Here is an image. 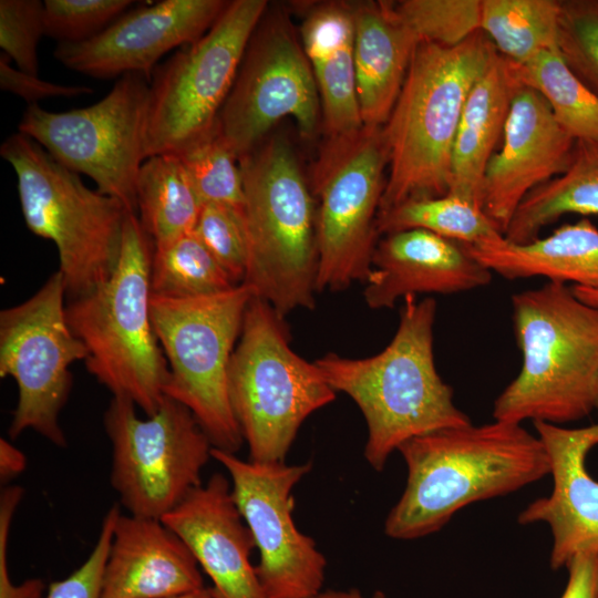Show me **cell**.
<instances>
[{"instance_id": "cell-19", "label": "cell", "mask_w": 598, "mask_h": 598, "mask_svg": "<svg viewBox=\"0 0 598 598\" xmlns=\"http://www.w3.org/2000/svg\"><path fill=\"white\" fill-rule=\"evenodd\" d=\"M534 427L548 456L553 491L529 503L517 522L548 525L549 566L559 570L579 553L598 551V481L586 466L589 451L598 444V423L570 429L534 422Z\"/></svg>"}, {"instance_id": "cell-20", "label": "cell", "mask_w": 598, "mask_h": 598, "mask_svg": "<svg viewBox=\"0 0 598 598\" xmlns=\"http://www.w3.org/2000/svg\"><path fill=\"white\" fill-rule=\"evenodd\" d=\"M161 519L210 578L214 598H268L250 563L252 535L224 474L214 473Z\"/></svg>"}, {"instance_id": "cell-15", "label": "cell", "mask_w": 598, "mask_h": 598, "mask_svg": "<svg viewBox=\"0 0 598 598\" xmlns=\"http://www.w3.org/2000/svg\"><path fill=\"white\" fill-rule=\"evenodd\" d=\"M287 116L306 138L322 126L318 87L301 40L283 12L267 10L248 42L217 123L240 158Z\"/></svg>"}, {"instance_id": "cell-40", "label": "cell", "mask_w": 598, "mask_h": 598, "mask_svg": "<svg viewBox=\"0 0 598 598\" xmlns=\"http://www.w3.org/2000/svg\"><path fill=\"white\" fill-rule=\"evenodd\" d=\"M24 495L19 485L6 486L0 494V598H43L45 585L40 578L13 584L8 566L9 534L16 511Z\"/></svg>"}, {"instance_id": "cell-17", "label": "cell", "mask_w": 598, "mask_h": 598, "mask_svg": "<svg viewBox=\"0 0 598 598\" xmlns=\"http://www.w3.org/2000/svg\"><path fill=\"white\" fill-rule=\"evenodd\" d=\"M228 1L163 0L128 10L97 35L59 43L54 58L65 68L95 79L126 74L151 82L158 60L203 37Z\"/></svg>"}, {"instance_id": "cell-2", "label": "cell", "mask_w": 598, "mask_h": 598, "mask_svg": "<svg viewBox=\"0 0 598 598\" xmlns=\"http://www.w3.org/2000/svg\"><path fill=\"white\" fill-rule=\"evenodd\" d=\"M435 316L434 299L408 296L398 329L381 352L368 358L330 352L315 360L330 386L362 412L368 427L364 457L375 471L413 437L472 423L436 370Z\"/></svg>"}, {"instance_id": "cell-37", "label": "cell", "mask_w": 598, "mask_h": 598, "mask_svg": "<svg viewBox=\"0 0 598 598\" xmlns=\"http://www.w3.org/2000/svg\"><path fill=\"white\" fill-rule=\"evenodd\" d=\"M45 35L59 43H80L106 29L128 11L131 0H45Z\"/></svg>"}, {"instance_id": "cell-25", "label": "cell", "mask_w": 598, "mask_h": 598, "mask_svg": "<svg viewBox=\"0 0 598 598\" xmlns=\"http://www.w3.org/2000/svg\"><path fill=\"white\" fill-rule=\"evenodd\" d=\"M519 83L514 63L498 52L473 84L457 126L448 194L482 207L486 166L504 134Z\"/></svg>"}, {"instance_id": "cell-10", "label": "cell", "mask_w": 598, "mask_h": 598, "mask_svg": "<svg viewBox=\"0 0 598 598\" xmlns=\"http://www.w3.org/2000/svg\"><path fill=\"white\" fill-rule=\"evenodd\" d=\"M388 152L382 126L327 137L313 166L317 292L365 282L378 243L377 219Z\"/></svg>"}, {"instance_id": "cell-24", "label": "cell", "mask_w": 598, "mask_h": 598, "mask_svg": "<svg viewBox=\"0 0 598 598\" xmlns=\"http://www.w3.org/2000/svg\"><path fill=\"white\" fill-rule=\"evenodd\" d=\"M352 2H316L305 10L300 39L312 70L327 137L347 134L363 124L353 60Z\"/></svg>"}, {"instance_id": "cell-35", "label": "cell", "mask_w": 598, "mask_h": 598, "mask_svg": "<svg viewBox=\"0 0 598 598\" xmlns=\"http://www.w3.org/2000/svg\"><path fill=\"white\" fill-rule=\"evenodd\" d=\"M558 50L598 97V0H559Z\"/></svg>"}, {"instance_id": "cell-5", "label": "cell", "mask_w": 598, "mask_h": 598, "mask_svg": "<svg viewBox=\"0 0 598 598\" xmlns=\"http://www.w3.org/2000/svg\"><path fill=\"white\" fill-rule=\"evenodd\" d=\"M153 250L137 214L128 213L112 276L65 307L68 323L87 351L86 370L113 396L132 400L146 415L159 408L168 379L151 315Z\"/></svg>"}, {"instance_id": "cell-27", "label": "cell", "mask_w": 598, "mask_h": 598, "mask_svg": "<svg viewBox=\"0 0 598 598\" xmlns=\"http://www.w3.org/2000/svg\"><path fill=\"white\" fill-rule=\"evenodd\" d=\"M598 215V142L576 141L568 168L533 189L513 215L504 238L526 244L565 214Z\"/></svg>"}, {"instance_id": "cell-28", "label": "cell", "mask_w": 598, "mask_h": 598, "mask_svg": "<svg viewBox=\"0 0 598 598\" xmlns=\"http://www.w3.org/2000/svg\"><path fill=\"white\" fill-rule=\"evenodd\" d=\"M137 216L154 245L195 229L202 203L177 154L147 157L136 178Z\"/></svg>"}, {"instance_id": "cell-42", "label": "cell", "mask_w": 598, "mask_h": 598, "mask_svg": "<svg viewBox=\"0 0 598 598\" xmlns=\"http://www.w3.org/2000/svg\"><path fill=\"white\" fill-rule=\"evenodd\" d=\"M565 568L568 580L560 598H598V551L579 553Z\"/></svg>"}, {"instance_id": "cell-16", "label": "cell", "mask_w": 598, "mask_h": 598, "mask_svg": "<svg viewBox=\"0 0 598 598\" xmlns=\"http://www.w3.org/2000/svg\"><path fill=\"white\" fill-rule=\"evenodd\" d=\"M212 457L228 473L234 499L259 553L255 568L267 597L318 595L326 579L327 560L292 518V489L309 473L311 462L288 465L244 461L214 447Z\"/></svg>"}, {"instance_id": "cell-6", "label": "cell", "mask_w": 598, "mask_h": 598, "mask_svg": "<svg viewBox=\"0 0 598 598\" xmlns=\"http://www.w3.org/2000/svg\"><path fill=\"white\" fill-rule=\"evenodd\" d=\"M248 266L244 285L283 318L313 309L317 293L315 196L290 145L264 141L239 158Z\"/></svg>"}, {"instance_id": "cell-43", "label": "cell", "mask_w": 598, "mask_h": 598, "mask_svg": "<svg viewBox=\"0 0 598 598\" xmlns=\"http://www.w3.org/2000/svg\"><path fill=\"white\" fill-rule=\"evenodd\" d=\"M27 467V457L22 451L8 440L0 439V481L6 485L20 475Z\"/></svg>"}, {"instance_id": "cell-34", "label": "cell", "mask_w": 598, "mask_h": 598, "mask_svg": "<svg viewBox=\"0 0 598 598\" xmlns=\"http://www.w3.org/2000/svg\"><path fill=\"white\" fill-rule=\"evenodd\" d=\"M395 7L421 41L454 47L480 31L482 0H403Z\"/></svg>"}, {"instance_id": "cell-13", "label": "cell", "mask_w": 598, "mask_h": 598, "mask_svg": "<svg viewBox=\"0 0 598 598\" xmlns=\"http://www.w3.org/2000/svg\"><path fill=\"white\" fill-rule=\"evenodd\" d=\"M147 82L140 74L123 75L102 100L82 109L52 112L28 105L19 133L137 214L136 178L147 158Z\"/></svg>"}, {"instance_id": "cell-44", "label": "cell", "mask_w": 598, "mask_h": 598, "mask_svg": "<svg viewBox=\"0 0 598 598\" xmlns=\"http://www.w3.org/2000/svg\"><path fill=\"white\" fill-rule=\"evenodd\" d=\"M311 598H367L358 589L348 590H321L318 595ZM371 598H388L382 591H375Z\"/></svg>"}, {"instance_id": "cell-47", "label": "cell", "mask_w": 598, "mask_h": 598, "mask_svg": "<svg viewBox=\"0 0 598 598\" xmlns=\"http://www.w3.org/2000/svg\"><path fill=\"white\" fill-rule=\"evenodd\" d=\"M596 409L598 410V379L596 384Z\"/></svg>"}, {"instance_id": "cell-45", "label": "cell", "mask_w": 598, "mask_h": 598, "mask_svg": "<svg viewBox=\"0 0 598 598\" xmlns=\"http://www.w3.org/2000/svg\"><path fill=\"white\" fill-rule=\"evenodd\" d=\"M573 292L581 301L598 308V289L575 286Z\"/></svg>"}, {"instance_id": "cell-31", "label": "cell", "mask_w": 598, "mask_h": 598, "mask_svg": "<svg viewBox=\"0 0 598 598\" xmlns=\"http://www.w3.org/2000/svg\"><path fill=\"white\" fill-rule=\"evenodd\" d=\"M377 229L379 235L424 229L463 245L503 236L481 206L453 195L410 199L381 210Z\"/></svg>"}, {"instance_id": "cell-33", "label": "cell", "mask_w": 598, "mask_h": 598, "mask_svg": "<svg viewBox=\"0 0 598 598\" xmlns=\"http://www.w3.org/2000/svg\"><path fill=\"white\" fill-rule=\"evenodd\" d=\"M177 155L202 205H223L244 213L239 158L224 138L218 123Z\"/></svg>"}, {"instance_id": "cell-26", "label": "cell", "mask_w": 598, "mask_h": 598, "mask_svg": "<svg viewBox=\"0 0 598 598\" xmlns=\"http://www.w3.org/2000/svg\"><path fill=\"white\" fill-rule=\"evenodd\" d=\"M464 246L483 266L509 280L545 277L598 289V229L587 218L526 244L498 236Z\"/></svg>"}, {"instance_id": "cell-7", "label": "cell", "mask_w": 598, "mask_h": 598, "mask_svg": "<svg viewBox=\"0 0 598 598\" xmlns=\"http://www.w3.org/2000/svg\"><path fill=\"white\" fill-rule=\"evenodd\" d=\"M0 155L13 168L24 223L56 247L68 300L106 281L121 256L125 205L89 188L80 174L54 159L31 137L16 133Z\"/></svg>"}, {"instance_id": "cell-39", "label": "cell", "mask_w": 598, "mask_h": 598, "mask_svg": "<svg viewBox=\"0 0 598 598\" xmlns=\"http://www.w3.org/2000/svg\"><path fill=\"white\" fill-rule=\"evenodd\" d=\"M121 514L113 505L105 514L97 540L87 559L66 578L50 584L47 598H102V577L115 522Z\"/></svg>"}, {"instance_id": "cell-46", "label": "cell", "mask_w": 598, "mask_h": 598, "mask_svg": "<svg viewBox=\"0 0 598 598\" xmlns=\"http://www.w3.org/2000/svg\"><path fill=\"white\" fill-rule=\"evenodd\" d=\"M173 598H214L212 592H210V589L209 587H204V588H200L198 590H195V591H192V592H188V594H184V595H181V596H177V597H173Z\"/></svg>"}, {"instance_id": "cell-21", "label": "cell", "mask_w": 598, "mask_h": 598, "mask_svg": "<svg viewBox=\"0 0 598 598\" xmlns=\"http://www.w3.org/2000/svg\"><path fill=\"white\" fill-rule=\"evenodd\" d=\"M492 271L463 244L424 229H406L377 243L363 291L371 309L393 308L417 293H456L488 285Z\"/></svg>"}, {"instance_id": "cell-22", "label": "cell", "mask_w": 598, "mask_h": 598, "mask_svg": "<svg viewBox=\"0 0 598 598\" xmlns=\"http://www.w3.org/2000/svg\"><path fill=\"white\" fill-rule=\"evenodd\" d=\"M204 587L193 553L162 519L118 515L102 598H173Z\"/></svg>"}, {"instance_id": "cell-11", "label": "cell", "mask_w": 598, "mask_h": 598, "mask_svg": "<svg viewBox=\"0 0 598 598\" xmlns=\"http://www.w3.org/2000/svg\"><path fill=\"white\" fill-rule=\"evenodd\" d=\"M265 0H233L199 39L157 65L150 84L147 157L177 154L210 131L235 83Z\"/></svg>"}, {"instance_id": "cell-41", "label": "cell", "mask_w": 598, "mask_h": 598, "mask_svg": "<svg viewBox=\"0 0 598 598\" xmlns=\"http://www.w3.org/2000/svg\"><path fill=\"white\" fill-rule=\"evenodd\" d=\"M0 87L23 99L29 105L49 97H75L91 94L93 90L83 85H64L42 80L11 65V60L0 55Z\"/></svg>"}, {"instance_id": "cell-18", "label": "cell", "mask_w": 598, "mask_h": 598, "mask_svg": "<svg viewBox=\"0 0 598 598\" xmlns=\"http://www.w3.org/2000/svg\"><path fill=\"white\" fill-rule=\"evenodd\" d=\"M504 143L483 178L482 209L505 233L523 199L569 166L576 140L554 117L546 100L520 85L512 101Z\"/></svg>"}, {"instance_id": "cell-14", "label": "cell", "mask_w": 598, "mask_h": 598, "mask_svg": "<svg viewBox=\"0 0 598 598\" xmlns=\"http://www.w3.org/2000/svg\"><path fill=\"white\" fill-rule=\"evenodd\" d=\"M58 270L23 302L0 312V377L18 386L9 436L32 430L59 447L68 444L60 414L72 388L70 367L87 351L72 332Z\"/></svg>"}, {"instance_id": "cell-1", "label": "cell", "mask_w": 598, "mask_h": 598, "mask_svg": "<svg viewBox=\"0 0 598 598\" xmlns=\"http://www.w3.org/2000/svg\"><path fill=\"white\" fill-rule=\"evenodd\" d=\"M398 451L408 478L384 532L401 540L436 533L465 506L514 493L549 474L537 434L506 421L439 430L406 441Z\"/></svg>"}, {"instance_id": "cell-23", "label": "cell", "mask_w": 598, "mask_h": 598, "mask_svg": "<svg viewBox=\"0 0 598 598\" xmlns=\"http://www.w3.org/2000/svg\"><path fill=\"white\" fill-rule=\"evenodd\" d=\"M353 60L359 111L364 126L385 124L422 42L395 2H352Z\"/></svg>"}, {"instance_id": "cell-29", "label": "cell", "mask_w": 598, "mask_h": 598, "mask_svg": "<svg viewBox=\"0 0 598 598\" xmlns=\"http://www.w3.org/2000/svg\"><path fill=\"white\" fill-rule=\"evenodd\" d=\"M559 0H482L480 30L497 52L522 65L558 49Z\"/></svg>"}, {"instance_id": "cell-30", "label": "cell", "mask_w": 598, "mask_h": 598, "mask_svg": "<svg viewBox=\"0 0 598 598\" xmlns=\"http://www.w3.org/2000/svg\"><path fill=\"white\" fill-rule=\"evenodd\" d=\"M519 83L538 92L576 141L598 142V97L577 78L558 49L514 64Z\"/></svg>"}, {"instance_id": "cell-38", "label": "cell", "mask_w": 598, "mask_h": 598, "mask_svg": "<svg viewBox=\"0 0 598 598\" xmlns=\"http://www.w3.org/2000/svg\"><path fill=\"white\" fill-rule=\"evenodd\" d=\"M40 0L0 1V47L17 68L38 74V44L44 33Z\"/></svg>"}, {"instance_id": "cell-9", "label": "cell", "mask_w": 598, "mask_h": 598, "mask_svg": "<svg viewBox=\"0 0 598 598\" xmlns=\"http://www.w3.org/2000/svg\"><path fill=\"white\" fill-rule=\"evenodd\" d=\"M252 296L240 283L210 296L151 298L154 331L168 365L164 395L192 412L214 448L235 454L244 439L230 403L228 371Z\"/></svg>"}, {"instance_id": "cell-36", "label": "cell", "mask_w": 598, "mask_h": 598, "mask_svg": "<svg viewBox=\"0 0 598 598\" xmlns=\"http://www.w3.org/2000/svg\"><path fill=\"white\" fill-rule=\"evenodd\" d=\"M195 234L235 285L244 282L248 266V240L244 213L204 204Z\"/></svg>"}, {"instance_id": "cell-8", "label": "cell", "mask_w": 598, "mask_h": 598, "mask_svg": "<svg viewBox=\"0 0 598 598\" xmlns=\"http://www.w3.org/2000/svg\"><path fill=\"white\" fill-rule=\"evenodd\" d=\"M229 398L249 458L282 463L305 420L336 400L316 362L290 346L285 318L252 296L229 363Z\"/></svg>"}, {"instance_id": "cell-3", "label": "cell", "mask_w": 598, "mask_h": 598, "mask_svg": "<svg viewBox=\"0 0 598 598\" xmlns=\"http://www.w3.org/2000/svg\"><path fill=\"white\" fill-rule=\"evenodd\" d=\"M497 50L481 30L457 45L422 41L382 126L389 175L380 210L448 194L453 144L466 97Z\"/></svg>"}, {"instance_id": "cell-4", "label": "cell", "mask_w": 598, "mask_h": 598, "mask_svg": "<svg viewBox=\"0 0 598 598\" xmlns=\"http://www.w3.org/2000/svg\"><path fill=\"white\" fill-rule=\"evenodd\" d=\"M512 319L523 362L496 398L494 420L561 425L588 416L596 409L598 308L548 281L512 297Z\"/></svg>"}, {"instance_id": "cell-12", "label": "cell", "mask_w": 598, "mask_h": 598, "mask_svg": "<svg viewBox=\"0 0 598 598\" xmlns=\"http://www.w3.org/2000/svg\"><path fill=\"white\" fill-rule=\"evenodd\" d=\"M136 409L112 396L105 410L110 480L128 514L161 519L202 484L213 445L192 412L168 396L146 419Z\"/></svg>"}, {"instance_id": "cell-32", "label": "cell", "mask_w": 598, "mask_h": 598, "mask_svg": "<svg viewBox=\"0 0 598 598\" xmlns=\"http://www.w3.org/2000/svg\"><path fill=\"white\" fill-rule=\"evenodd\" d=\"M235 285L195 231L154 245L151 267L152 295L165 298L210 296Z\"/></svg>"}]
</instances>
